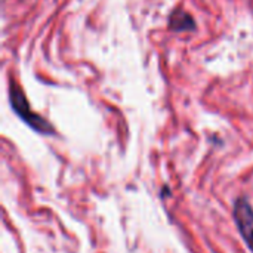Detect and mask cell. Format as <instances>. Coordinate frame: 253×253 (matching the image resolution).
Returning <instances> with one entry per match:
<instances>
[{"label": "cell", "instance_id": "6da1fadb", "mask_svg": "<svg viewBox=\"0 0 253 253\" xmlns=\"http://www.w3.org/2000/svg\"><path fill=\"white\" fill-rule=\"evenodd\" d=\"M9 99H10V105L13 108V111L36 132L43 133V135H53L55 129L53 126L44 120L42 116H39L37 113L31 111L30 104L24 95V92L19 89V86L15 82H10L9 84Z\"/></svg>", "mask_w": 253, "mask_h": 253}, {"label": "cell", "instance_id": "7a4b0ae2", "mask_svg": "<svg viewBox=\"0 0 253 253\" xmlns=\"http://www.w3.org/2000/svg\"><path fill=\"white\" fill-rule=\"evenodd\" d=\"M234 218L242 237L253 252V209L246 199H239L234 205Z\"/></svg>", "mask_w": 253, "mask_h": 253}, {"label": "cell", "instance_id": "3957f363", "mask_svg": "<svg viewBox=\"0 0 253 253\" xmlns=\"http://www.w3.org/2000/svg\"><path fill=\"white\" fill-rule=\"evenodd\" d=\"M169 28L176 33L182 31H194L196 30V21L193 15L187 13L185 10H173L169 18Z\"/></svg>", "mask_w": 253, "mask_h": 253}]
</instances>
